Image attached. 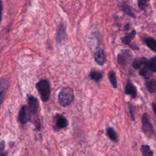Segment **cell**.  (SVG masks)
Here are the masks:
<instances>
[{"label":"cell","mask_w":156,"mask_h":156,"mask_svg":"<svg viewBox=\"0 0 156 156\" xmlns=\"http://www.w3.org/2000/svg\"><path fill=\"white\" fill-rule=\"evenodd\" d=\"M55 125L58 129H64L68 125L67 119L62 115H58L56 118Z\"/></svg>","instance_id":"12"},{"label":"cell","mask_w":156,"mask_h":156,"mask_svg":"<svg viewBox=\"0 0 156 156\" xmlns=\"http://www.w3.org/2000/svg\"><path fill=\"white\" fill-rule=\"evenodd\" d=\"M143 41L148 48L156 52V40L154 38L146 37L143 39Z\"/></svg>","instance_id":"13"},{"label":"cell","mask_w":156,"mask_h":156,"mask_svg":"<svg viewBox=\"0 0 156 156\" xmlns=\"http://www.w3.org/2000/svg\"><path fill=\"white\" fill-rule=\"evenodd\" d=\"M93 57L98 65H103L105 62V56L103 49L101 47H97L94 51Z\"/></svg>","instance_id":"8"},{"label":"cell","mask_w":156,"mask_h":156,"mask_svg":"<svg viewBox=\"0 0 156 156\" xmlns=\"http://www.w3.org/2000/svg\"><path fill=\"white\" fill-rule=\"evenodd\" d=\"M142 156H153V152L147 145H142L141 147Z\"/></svg>","instance_id":"18"},{"label":"cell","mask_w":156,"mask_h":156,"mask_svg":"<svg viewBox=\"0 0 156 156\" xmlns=\"http://www.w3.org/2000/svg\"><path fill=\"white\" fill-rule=\"evenodd\" d=\"M66 27L65 23L63 21H60L56 32L55 40L57 43H62L66 37Z\"/></svg>","instance_id":"6"},{"label":"cell","mask_w":156,"mask_h":156,"mask_svg":"<svg viewBox=\"0 0 156 156\" xmlns=\"http://www.w3.org/2000/svg\"><path fill=\"white\" fill-rule=\"evenodd\" d=\"M148 60L145 57H140L135 59L132 63V66L135 69L141 68L147 64Z\"/></svg>","instance_id":"10"},{"label":"cell","mask_w":156,"mask_h":156,"mask_svg":"<svg viewBox=\"0 0 156 156\" xmlns=\"http://www.w3.org/2000/svg\"><path fill=\"white\" fill-rule=\"evenodd\" d=\"M2 12H3V4L2 0H0V23L2 18Z\"/></svg>","instance_id":"26"},{"label":"cell","mask_w":156,"mask_h":156,"mask_svg":"<svg viewBox=\"0 0 156 156\" xmlns=\"http://www.w3.org/2000/svg\"><path fill=\"white\" fill-rule=\"evenodd\" d=\"M142 129L144 133L148 136H151L154 133L152 125L150 122L146 113L143 114L142 116Z\"/></svg>","instance_id":"5"},{"label":"cell","mask_w":156,"mask_h":156,"mask_svg":"<svg viewBox=\"0 0 156 156\" xmlns=\"http://www.w3.org/2000/svg\"><path fill=\"white\" fill-rule=\"evenodd\" d=\"M9 85V80L5 77L0 79V108Z\"/></svg>","instance_id":"9"},{"label":"cell","mask_w":156,"mask_h":156,"mask_svg":"<svg viewBox=\"0 0 156 156\" xmlns=\"http://www.w3.org/2000/svg\"><path fill=\"white\" fill-rule=\"evenodd\" d=\"M121 9L127 15H129L132 18H135V13L133 12L132 8L127 4H122L121 5Z\"/></svg>","instance_id":"17"},{"label":"cell","mask_w":156,"mask_h":156,"mask_svg":"<svg viewBox=\"0 0 156 156\" xmlns=\"http://www.w3.org/2000/svg\"><path fill=\"white\" fill-rule=\"evenodd\" d=\"M36 88L40 95L42 101H48L51 95V86L49 81L47 79L40 80L36 83Z\"/></svg>","instance_id":"2"},{"label":"cell","mask_w":156,"mask_h":156,"mask_svg":"<svg viewBox=\"0 0 156 156\" xmlns=\"http://www.w3.org/2000/svg\"><path fill=\"white\" fill-rule=\"evenodd\" d=\"M28 109L30 113L33 115L37 114L39 111V102L35 96L33 95H27Z\"/></svg>","instance_id":"4"},{"label":"cell","mask_w":156,"mask_h":156,"mask_svg":"<svg viewBox=\"0 0 156 156\" xmlns=\"http://www.w3.org/2000/svg\"><path fill=\"white\" fill-rule=\"evenodd\" d=\"M136 35V31L135 30H132L130 32L126 35L124 37L121 38L122 42L126 44H129L131 41L134 38Z\"/></svg>","instance_id":"14"},{"label":"cell","mask_w":156,"mask_h":156,"mask_svg":"<svg viewBox=\"0 0 156 156\" xmlns=\"http://www.w3.org/2000/svg\"><path fill=\"white\" fill-rule=\"evenodd\" d=\"M74 99L73 90L69 87L63 88L58 93V100L61 105L67 107L69 105Z\"/></svg>","instance_id":"1"},{"label":"cell","mask_w":156,"mask_h":156,"mask_svg":"<svg viewBox=\"0 0 156 156\" xmlns=\"http://www.w3.org/2000/svg\"><path fill=\"white\" fill-rule=\"evenodd\" d=\"M150 71H151L150 70V69L148 67L147 64L145 66H144L143 67H142L141 68H140V74L141 76L144 77L145 78H148L150 76Z\"/></svg>","instance_id":"21"},{"label":"cell","mask_w":156,"mask_h":156,"mask_svg":"<svg viewBox=\"0 0 156 156\" xmlns=\"http://www.w3.org/2000/svg\"><path fill=\"white\" fill-rule=\"evenodd\" d=\"M102 74L99 72V71H92L90 72V78L96 82L99 81L102 78Z\"/></svg>","instance_id":"19"},{"label":"cell","mask_w":156,"mask_h":156,"mask_svg":"<svg viewBox=\"0 0 156 156\" xmlns=\"http://www.w3.org/2000/svg\"><path fill=\"white\" fill-rule=\"evenodd\" d=\"M147 65L151 71L156 72V56L151 58L147 62Z\"/></svg>","instance_id":"22"},{"label":"cell","mask_w":156,"mask_h":156,"mask_svg":"<svg viewBox=\"0 0 156 156\" xmlns=\"http://www.w3.org/2000/svg\"><path fill=\"white\" fill-rule=\"evenodd\" d=\"M29 113H30L26 105H23L21 108L18 115V120L21 124H25L30 121V116Z\"/></svg>","instance_id":"7"},{"label":"cell","mask_w":156,"mask_h":156,"mask_svg":"<svg viewBox=\"0 0 156 156\" xmlns=\"http://www.w3.org/2000/svg\"><path fill=\"white\" fill-rule=\"evenodd\" d=\"M138 1V6L140 9H144L146 6L147 4V2H149V0H137Z\"/></svg>","instance_id":"23"},{"label":"cell","mask_w":156,"mask_h":156,"mask_svg":"<svg viewBox=\"0 0 156 156\" xmlns=\"http://www.w3.org/2000/svg\"><path fill=\"white\" fill-rule=\"evenodd\" d=\"M4 142L2 141L0 144V156H7V153L4 151Z\"/></svg>","instance_id":"24"},{"label":"cell","mask_w":156,"mask_h":156,"mask_svg":"<svg viewBox=\"0 0 156 156\" xmlns=\"http://www.w3.org/2000/svg\"><path fill=\"white\" fill-rule=\"evenodd\" d=\"M132 55L130 51L127 49H123L120 51L117 56V59L119 63L121 66H127L131 60Z\"/></svg>","instance_id":"3"},{"label":"cell","mask_w":156,"mask_h":156,"mask_svg":"<svg viewBox=\"0 0 156 156\" xmlns=\"http://www.w3.org/2000/svg\"><path fill=\"white\" fill-rule=\"evenodd\" d=\"M128 108H129V112H130V113L131 118H132V120H134V116H133V108H132V105L130 104H128Z\"/></svg>","instance_id":"25"},{"label":"cell","mask_w":156,"mask_h":156,"mask_svg":"<svg viewBox=\"0 0 156 156\" xmlns=\"http://www.w3.org/2000/svg\"><path fill=\"white\" fill-rule=\"evenodd\" d=\"M146 85L150 93L156 91V79H151L146 82Z\"/></svg>","instance_id":"15"},{"label":"cell","mask_w":156,"mask_h":156,"mask_svg":"<svg viewBox=\"0 0 156 156\" xmlns=\"http://www.w3.org/2000/svg\"><path fill=\"white\" fill-rule=\"evenodd\" d=\"M108 79L110 80V82L113 86V88H116L117 87V81H116V77L115 76V73L113 71H109L108 74Z\"/></svg>","instance_id":"20"},{"label":"cell","mask_w":156,"mask_h":156,"mask_svg":"<svg viewBox=\"0 0 156 156\" xmlns=\"http://www.w3.org/2000/svg\"><path fill=\"white\" fill-rule=\"evenodd\" d=\"M125 93L130 94L132 98H135L136 96V89L132 83L128 82L125 88Z\"/></svg>","instance_id":"11"},{"label":"cell","mask_w":156,"mask_h":156,"mask_svg":"<svg viewBox=\"0 0 156 156\" xmlns=\"http://www.w3.org/2000/svg\"><path fill=\"white\" fill-rule=\"evenodd\" d=\"M152 108H153V110L156 115V104L155 103H153L152 104Z\"/></svg>","instance_id":"27"},{"label":"cell","mask_w":156,"mask_h":156,"mask_svg":"<svg viewBox=\"0 0 156 156\" xmlns=\"http://www.w3.org/2000/svg\"><path fill=\"white\" fill-rule=\"evenodd\" d=\"M107 133L108 136V137L113 141L116 142L118 140V136L116 133V132L115 131V130L112 127H108L107 129Z\"/></svg>","instance_id":"16"}]
</instances>
